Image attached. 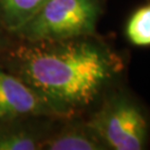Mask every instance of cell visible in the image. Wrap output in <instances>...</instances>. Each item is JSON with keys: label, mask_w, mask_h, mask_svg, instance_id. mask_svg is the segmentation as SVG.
I'll return each mask as SVG.
<instances>
[{"label": "cell", "mask_w": 150, "mask_h": 150, "mask_svg": "<svg viewBox=\"0 0 150 150\" xmlns=\"http://www.w3.org/2000/svg\"><path fill=\"white\" fill-rule=\"evenodd\" d=\"M54 118H27L0 123V150H39L54 127Z\"/></svg>", "instance_id": "cell-5"}, {"label": "cell", "mask_w": 150, "mask_h": 150, "mask_svg": "<svg viewBox=\"0 0 150 150\" xmlns=\"http://www.w3.org/2000/svg\"><path fill=\"white\" fill-rule=\"evenodd\" d=\"M37 117L60 119L28 83L0 66V123Z\"/></svg>", "instance_id": "cell-4"}, {"label": "cell", "mask_w": 150, "mask_h": 150, "mask_svg": "<svg viewBox=\"0 0 150 150\" xmlns=\"http://www.w3.org/2000/svg\"><path fill=\"white\" fill-rule=\"evenodd\" d=\"M126 35L129 41L136 46H150V5L134 11L128 20Z\"/></svg>", "instance_id": "cell-8"}, {"label": "cell", "mask_w": 150, "mask_h": 150, "mask_svg": "<svg viewBox=\"0 0 150 150\" xmlns=\"http://www.w3.org/2000/svg\"><path fill=\"white\" fill-rule=\"evenodd\" d=\"M46 2L47 0H0V28L15 36Z\"/></svg>", "instance_id": "cell-7"}, {"label": "cell", "mask_w": 150, "mask_h": 150, "mask_svg": "<svg viewBox=\"0 0 150 150\" xmlns=\"http://www.w3.org/2000/svg\"><path fill=\"white\" fill-rule=\"evenodd\" d=\"M93 36L21 41L2 56L5 69L21 78L60 119L96 101L122 69L120 57Z\"/></svg>", "instance_id": "cell-1"}, {"label": "cell", "mask_w": 150, "mask_h": 150, "mask_svg": "<svg viewBox=\"0 0 150 150\" xmlns=\"http://www.w3.org/2000/svg\"><path fill=\"white\" fill-rule=\"evenodd\" d=\"M5 32H6L5 30H2L0 28V54H2L7 49L9 48V45L7 42V38L5 36Z\"/></svg>", "instance_id": "cell-9"}, {"label": "cell", "mask_w": 150, "mask_h": 150, "mask_svg": "<svg viewBox=\"0 0 150 150\" xmlns=\"http://www.w3.org/2000/svg\"><path fill=\"white\" fill-rule=\"evenodd\" d=\"M86 123L107 149L141 150L147 144V118L141 108L125 95L110 97Z\"/></svg>", "instance_id": "cell-3"}, {"label": "cell", "mask_w": 150, "mask_h": 150, "mask_svg": "<svg viewBox=\"0 0 150 150\" xmlns=\"http://www.w3.org/2000/svg\"><path fill=\"white\" fill-rule=\"evenodd\" d=\"M47 150H103L107 147L87 123L68 122L52 129L45 142Z\"/></svg>", "instance_id": "cell-6"}, {"label": "cell", "mask_w": 150, "mask_h": 150, "mask_svg": "<svg viewBox=\"0 0 150 150\" xmlns=\"http://www.w3.org/2000/svg\"><path fill=\"white\" fill-rule=\"evenodd\" d=\"M101 11V0H47L13 37L36 42L93 36Z\"/></svg>", "instance_id": "cell-2"}]
</instances>
